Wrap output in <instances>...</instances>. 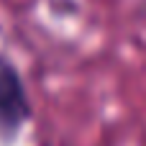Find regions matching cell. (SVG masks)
I'll return each mask as SVG.
<instances>
[{"instance_id": "obj_1", "label": "cell", "mask_w": 146, "mask_h": 146, "mask_svg": "<svg viewBox=\"0 0 146 146\" xmlns=\"http://www.w3.org/2000/svg\"><path fill=\"white\" fill-rule=\"evenodd\" d=\"M31 115L33 108L21 72L5 54H0V146L15 144Z\"/></svg>"}]
</instances>
